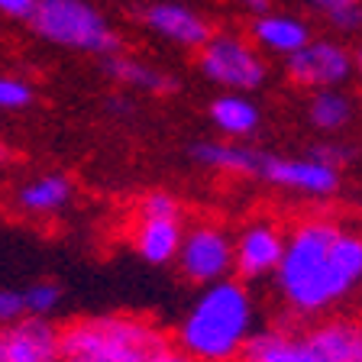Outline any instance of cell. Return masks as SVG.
Masks as SVG:
<instances>
[{
  "label": "cell",
  "instance_id": "cell-30",
  "mask_svg": "<svg viewBox=\"0 0 362 362\" xmlns=\"http://www.w3.org/2000/svg\"><path fill=\"white\" fill-rule=\"evenodd\" d=\"M59 362H117V359H107V356H94V353H62Z\"/></svg>",
  "mask_w": 362,
  "mask_h": 362
},
{
  "label": "cell",
  "instance_id": "cell-24",
  "mask_svg": "<svg viewBox=\"0 0 362 362\" xmlns=\"http://www.w3.org/2000/svg\"><path fill=\"white\" fill-rule=\"evenodd\" d=\"M136 214H146V217H181V201L172 191H146L139 201H136Z\"/></svg>",
  "mask_w": 362,
  "mask_h": 362
},
{
  "label": "cell",
  "instance_id": "cell-12",
  "mask_svg": "<svg viewBox=\"0 0 362 362\" xmlns=\"http://www.w3.org/2000/svg\"><path fill=\"white\" fill-rule=\"evenodd\" d=\"M75 201V181L65 172H39L10 191V211L23 220H55Z\"/></svg>",
  "mask_w": 362,
  "mask_h": 362
},
{
  "label": "cell",
  "instance_id": "cell-31",
  "mask_svg": "<svg viewBox=\"0 0 362 362\" xmlns=\"http://www.w3.org/2000/svg\"><path fill=\"white\" fill-rule=\"evenodd\" d=\"M353 78H359L362 81V42L353 49Z\"/></svg>",
  "mask_w": 362,
  "mask_h": 362
},
{
  "label": "cell",
  "instance_id": "cell-8",
  "mask_svg": "<svg viewBox=\"0 0 362 362\" xmlns=\"http://www.w3.org/2000/svg\"><path fill=\"white\" fill-rule=\"evenodd\" d=\"M259 178L272 188L291 191L301 197H330L339 191V168L324 165L308 156H269L265 152Z\"/></svg>",
  "mask_w": 362,
  "mask_h": 362
},
{
  "label": "cell",
  "instance_id": "cell-14",
  "mask_svg": "<svg viewBox=\"0 0 362 362\" xmlns=\"http://www.w3.org/2000/svg\"><path fill=\"white\" fill-rule=\"evenodd\" d=\"M249 42L256 45L259 52L279 55L285 62L288 55H294L298 49H304L310 42V26L294 13H275V10H269L262 16H252V23H249Z\"/></svg>",
  "mask_w": 362,
  "mask_h": 362
},
{
  "label": "cell",
  "instance_id": "cell-3",
  "mask_svg": "<svg viewBox=\"0 0 362 362\" xmlns=\"http://www.w3.org/2000/svg\"><path fill=\"white\" fill-rule=\"evenodd\" d=\"M165 343L172 337L139 314H94L62 327V353H94L117 362H146Z\"/></svg>",
  "mask_w": 362,
  "mask_h": 362
},
{
  "label": "cell",
  "instance_id": "cell-27",
  "mask_svg": "<svg viewBox=\"0 0 362 362\" xmlns=\"http://www.w3.org/2000/svg\"><path fill=\"white\" fill-rule=\"evenodd\" d=\"M39 0H0V16L13 23H30Z\"/></svg>",
  "mask_w": 362,
  "mask_h": 362
},
{
  "label": "cell",
  "instance_id": "cell-25",
  "mask_svg": "<svg viewBox=\"0 0 362 362\" xmlns=\"http://www.w3.org/2000/svg\"><path fill=\"white\" fill-rule=\"evenodd\" d=\"M308 158H317V162H324V165H346L349 158H353V146H343V143H314L308 152Z\"/></svg>",
  "mask_w": 362,
  "mask_h": 362
},
{
  "label": "cell",
  "instance_id": "cell-17",
  "mask_svg": "<svg viewBox=\"0 0 362 362\" xmlns=\"http://www.w3.org/2000/svg\"><path fill=\"white\" fill-rule=\"evenodd\" d=\"M191 158L204 168L223 175H240V178H259L265 162V152L252 149L236 139H201L191 146Z\"/></svg>",
  "mask_w": 362,
  "mask_h": 362
},
{
  "label": "cell",
  "instance_id": "cell-15",
  "mask_svg": "<svg viewBox=\"0 0 362 362\" xmlns=\"http://www.w3.org/2000/svg\"><path fill=\"white\" fill-rule=\"evenodd\" d=\"M181 236H185V223L181 217H146L136 214L133 223V249L146 265H172L181 249Z\"/></svg>",
  "mask_w": 362,
  "mask_h": 362
},
{
  "label": "cell",
  "instance_id": "cell-4",
  "mask_svg": "<svg viewBox=\"0 0 362 362\" xmlns=\"http://www.w3.org/2000/svg\"><path fill=\"white\" fill-rule=\"evenodd\" d=\"M30 30L42 42L81 55L107 59L123 52L120 33L90 0H39L30 16Z\"/></svg>",
  "mask_w": 362,
  "mask_h": 362
},
{
  "label": "cell",
  "instance_id": "cell-9",
  "mask_svg": "<svg viewBox=\"0 0 362 362\" xmlns=\"http://www.w3.org/2000/svg\"><path fill=\"white\" fill-rule=\"evenodd\" d=\"M139 20H143L146 33H152L156 39L172 42L178 49H191V52H197L214 36L211 20L181 0H152L139 10Z\"/></svg>",
  "mask_w": 362,
  "mask_h": 362
},
{
  "label": "cell",
  "instance_id": "cell-23",
  "mask_svg": "<svg viewBox=\"0 0 362 362\" xmlns=\"http://www.w3.org/2000/svg\"><path fill=\"white\" fill-rule=\"evenodd\" d=\"M23 298H26V314L30 317L52 320L55 310L62 308V285H55V281H49V279H39L23 288Z\"/></svg>",
  "mask_w": 362,
  "mask_h": 362
},
{
  "label": "cell",
  "instance_id": "cell-11",
  "mask_svg": "<svg viewBox=\"0 0 362 362\" xmlns=\"http://www.w3.org/2000/svg\"><path fill=\"white\" fill-rule=\"evenodd\" d=\"M62 327L45 317H20L0 324V362H59Z\"/></svg>",
  "mask_w": 362,
  "mask_h": 362
},
{
  "label": "cell",
  "instance_id": "cell-6",
  "mask_svg": "<svg viewBox=\"0 0 362 362\" xmlns=\"http://www.w3.org/2000/svg\"><path fill=\"white\" fill-rule=\"evenodd\" d=\"M175 265H178L181 279L191 285H217V281L230 279V272H233V240L223 226L211 223V220L191 223L185 226Z\"/></svg>",
  "mask_w": 362,
  "mask_h": 362
},
{
  "label": "cell",
  "instance_id": "cell-22",
  "mask_svg": "<svg viewBox=\"0 0 362 362\" xmlns=\"http://www.w3.org/2000/svg\"><path fill=\"white\" fill-rule=\"evenodd\" d=\"M30 107H36V84L13 71H0V113H26Z\"/></svg>",
  "mask_w": 362,
  "mask_h": 362
},
{
  "label": "cell",
  "instance_id": "cell-32",
  "mask_svg": "<svg viewBox=\"0 0 362 362\" xmlns=\"http://www.w3.org/2000/svg\"><path fill=\"white\" fill-rule=\"evenodd\" d=\"M10 156H13V149H10V143L0 136V165H4V162H10Z\"/></svg>",
  "mask_w": 362,
  "mask_h": 362
},
{
  "label": "cell",
  "instance_id": "cell-13",
  "mask_svg": "<svg viewBox=\"0 0 362 362\" xmlns=\"http://www.w3.org/2000/svg\"><path fill=\"white\" fill-rule=\"evenodd\" d=\"M301 333L320 362H362V320L356 317H320Z\"/></svg>",
  "mask_w": 362,
  "mask_h": 362
},
{
  "label": "cell",
  "instance_id": "cell-29",
  "mask_svg": "<svg viewBox=\"0 0 362 362\" xmlns=\"http://www.w3.org/2000/svg\"><path fill=\"white\" fill-rule=\"evenodd\" d=\"M236 7L246 10L249 16H262L272 10V0H236Z\"/></svg>",
  "mask_w": 362,
  "mask_h": 362
},
{
  "label": "cell",
  "instance_id": "cell-26",
  "mask_svg": "<svg viewBox=\"0 0 362 362\" xmlns=\"http://www.w3.org/2000/svg\"><path fill=\"white\" fill-rule=\"evenodd\" d=\"M20 317H30L23 288H0V324H13Z\"/></svg>",
  "mask_w": 362,
  "mask_h": 362
},
{
  "label": "cell",
  "instance_id": "cell-18",
  "mask_svg": "<svg viewBox=\"0 0 362 362\" xmlns=\"http://www.w3.org/2000/svg\"><path fill=\"white\" fill-rule=\"evenodd\" d=\"M240 362H320L308 346L301 330L291 327H265L249 337Z\"/></svg>",
  "mask_w": 362,
  "mask_h": 362
},
{
  "label": "cell",
  "instance_id": "cell-28",
  "mask_svg": "<svg viewBox=\"0 0 362 362\" xmlns=\"http://www.w3.org/2000/svg\"><path fill=\"white\" fill-rule=\"evenodd\" d=\"M146 362H194V359H191L188 353H181L175 343H165V346L158 349V353H152Z\"/></svg>",
  "mask_w": 362,
  "mask_h": 362
},
{
  "label": "cell",
  "instance_id": "cell-19",
  "mask_svg": "<svg viewBox=\"0 0 362 362\" xmlns=\"http://www.w3.org/2000/svg\"><path fill=\"white\" fill-rule=\"evenodd\" d=\"M207 117L226 139H236V143L249 139L262 123V110H259L256 100L249 94H233V90L217 94L211 100V107H207Z\"/></svg>",
  "mask_w": 362,
  "mask_h": 362
},
{
  "label": "cell",
  "instance_id": "cell-1",
  "mask_svg": "<svg viewBox=\"0 0 362 362\" xmlns=\"http://www.w3.org/2000/svg\"><path fill=\"white\" fill-rule=\"evenodd\" d=\"M275 291L288 314L330 317L362 285V233L333 217H308L285 236Z\"/></svg>",
  "mask_w": 362,
  "mask_h": 362
},
{
  "label": "cell",
  "instance_id": "cell-10",
  "mask_svg": "<svg viewBox=\"0 0 362 362\" xmlns=\"http://www.w3.org/2000/svg\"><path fill=\"white\" fill-rule=\"evenodd\" d=\"M285 230L275 220H252L240 230L233 243V272L240 281H259L275 275L285 252Z\"/></svg>",
  "mask_w": 362,
  "mask_h": 362
},
{
  "label": "cell",
  "instance_id": "cell-5",
  "mask_svg": "<svg viewBox=\"0 0 362 362\" xmlns=\"http://www.w3.org/2000/svg\"><path fill=\"white\" fill-rule=\"evenodd\" d=\"M197 71L211 84L233 94H252L269 81V65L259 49L236 33H214L197 49Z\"/></svg>",
  "mask_w": 362,
  "mask_h": 362
},
{
  "label": "cell",
  "instance_id": "cell-7",
  "mask_svg": "<svg viewBox=\"0 0 362 362\" xmlns=\"http://www.w3.org/2000/svg\"><path fill=\"white\" fill-rule=\"evenodd\" d=\"M285 78L308 94L343 88L353 78V49L337 39H310L304 49L285 59Z\"/></svg>",
  "mask_w": 362,
  "mask_h": 362
},
{
  "label": "cell",
  "instance_id": "cell-21",
  "mask_svg": "<svg viewBox=\"0 0 362 362\" xmlns=\"http://www.w3.org/2000/svg\"><path fill=\"white\" fill-rule=\"evenodd\" d=\"M304 4L324 16L333 30L339 33L362 30V0H304Z\"/></svg>",
  "mask_w": 362,
  "mask_h": 362
},
{
  "label": "cell",
  "instance_id": "cell-16",
  "mask_svg": "<svg viewBox=\"0 0 362 362\" xmlns=\"http://www.w3.org/2000/svg\"><path fill=\"white\" fill-rule=\"evenodd\" d=\"M104 75L110 81H117L120 88L127 90H139V94H152V98H168L178 90V78L172 71L158 65H149V62L136 59V55H127V52H117V55H107L100 62Z\"/></svg>",
  "mask_w": 362,
  "mask_h": 362
},
{
  "label": "cell",
  "instance_id": "cell-2",
  "mask_svg": "<svg viewBox=\"0 0 362 362\" xmlns=\"http://www.w3.org/2000/svg\"><path fill=\"white\" fill-rule=\"evenodd\" d=\"M256 333V304L246 281L223 279L201 288L172 333V343L194 362H240Z\"/></svg>",
  "mask_w": 362,
  "mask_h": 362
},
{
  "label": "cell",
  "instance_id": "cell-20",
  "mask_svg": "<svg viewBox=\"0 0 362 362\" xmlns=\"http://www.w3.org/2000/svg\"><path fill=\"white\" fill-rule=\"evenodd\" d=\"M308 123L320 133H337L346 129L353 120V98L343 88H330V90H314L308 98Z\"/></svg>",
  "mask_w": 362,
  "mask_h": 362
}]
</instances>
